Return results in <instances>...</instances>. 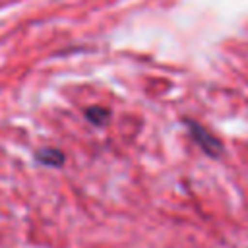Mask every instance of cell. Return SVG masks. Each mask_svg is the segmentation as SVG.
Instances as JSON below:
<instances>
[{"mask_svg":"<svg viewBox=\"0 0 248 248\" xmlns=\"http://www.w3.org/2000/svg\"><path fill=\"white\" fill-rule=\"evenodd\" d=\"M184 124H186V128H188V132H190V138L202 147V151H203L205 155H209V157H219V155L223 153V143H221L209 130H205L202 124H198V122H194V120H186Z\"/></svg>","mask_w":248,"mask_h":248,"instance_id":"6da1fadb","label":"cell"},{"mask_svg":"<svg viewBox=\"0 0 248 248\" xmlns=\"http://www.w3.org/2000/svg\"><path fill=\"white\" fill-rule=\"evenodd\" d=\"M37 159L43 165H48V167H60L64 163V155L56 149H43V151L37 153Z\"/></svg>","mask_w":248,"mask_h":248,"instance_id":"7a4b0ae2","label":"cell"},{"mask_svg":"<svg viewBox=\"0 0 248 248\" xmlns=\"http://www.w3.org/2000/svg\"><path fill=\"white\" fill-rule=\"evenodd\" d=\"M85 116H87L93 124H103V122L108 118V110H107V108H101V107H91V108H87Z\"/></svg>","mask_w":248,"mask_h":248,"instance_id":"3957f363","label":"cell"}]
</instances>
